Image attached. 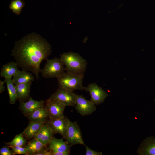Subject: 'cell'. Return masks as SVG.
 Segmentation results:
<instances>
[{
  "label": "cell",
  "instance_id": "cell-6",
  "mask_svg": "<svg viewBox=\"0 0 155 155\" xmlns=\"http://www.w3.org/2000/svg\"><path fill=\"white\" fill-rule=\"evenodd\" d=\"M75 94L73 92L59 88L51 95L50 98L59 101L65 106L74 107L76 104Z\"/></svg>",
  "mask_w": 155,
  "mask_h": 155
},
{
  "label": "cell",
  "instance_id": "cell-2",
  "mask_svg": "<svg viewBox=\"0 0 155 155\" xmlns=\"http://www.w3.org/2000/svg\"><path fill=\"white\" fill-rule=\"evenodd\" d=\"M60 58L65 67L66 71L78 75H83L87 67V62L77 53H63Z\"/></svg>",
  "mask_w": 155,
  "mask_h": 155
},
{
  "label": "cell",
  "instance_id": "cell-14",
  "mask_svg": "<svg viewBox=\"0 0 155 155\" xmlns=\"http://www.w3.org/2000/svg\"><path fill=\"white\" fill-rule=\"evenodd\" d=\"M137 152L140 155H155V138L150 137L145 140Z\"/></svg>",
  "mask_w": 155,
  "mask_h": 155
},
{
  "label": "cell",
  "instance_id": "cell-21",
  "mask_svg": "<svg viewBox=\"0 0 155 155\" xmlns=\"http://www.w3.org/2000/svg\"><path fill=\"white\" fill-rule=\"evenodd\" d=\"M9 97V102L11 104L15 103L18 96L16 85L13 83L11 78L5 79Z\"/></svg>",
  "mask_w": 155,
  "mask_h": 155
},
{
  "label": "cell",
  "instance_id": "cell-15",
  "mask_svg": "<svg viewBox=\"0 0 155 155\" xmlns=\"http://www.w3.org/2000/svg\"><path fill=\"white\" fill-rule=\"evenodd\" d=\"M45 122L30 121L22 132L24 136L28 139L34 138L40 130Z\"/></svg>",
  "mask_w": 155,
  "mask_h": 155
},
{
  "label": "cell",
  "instance_id": "cell-9",
  "mask_svg": "<svg viewBox=\"0 0 155 155\" xmlns=\"http://www.w3.org/2000/svg\"><path fill=\"white\" fill-rule=\"evenodd\" d=\"M65 106L59 101L49 98L46 101L45 107L49 113V119L62 118L65 116L64 111Z\"/></svg>",
  "mask_w": 155,
  "mask_h": 155
},
{
  "label": "cell",
  "instance_id": "cell-5",
  "mask_svg": "<svg viewBox=\"0 0 155 155\" xmlns=\"http://www.w3.org/2000/svg\"><path fill=\"white\" fill-rule=\"evenodd\" d=\"M64 139L72 146L77 144L85 145L80 127L76 122H73L69 120Z\"/></svg>",
  "mask_w": 155,
  "mask_h": 155
},
{
  "label": "cell",
  "instance_id": "cell-10",
  "mask_svg": "<svg viewBox=\"0 0 155 155\" xmlns=\"http://www.w3.org/2000/svg\"><path fill=\"white\" fill-rule=\"evenodd\" d=\"M69 119L66 116L57 119H49L47 122L54 133H58L65 138L68 123Z\"/></svg>",
  "mask_w": 155,
  "mask_h": 155
},
{
  "label": "cell",
  "instance_id": "cell-22",
  "mask_svg": "<svg viewBox=\"0 0 155 155\" xmlns=\"http://www.w3.org/2000/svg\"><path fill=\"white\" fill-rule=\"evenodd\" d=\"M24 5L22 0H13L10 3L9 8L13 13L18 15L20 14Z\"/></svg>",
  "mask_w": 155,
  "mask_h": 155
},
{
  "label": "cell",
  "instance_id": "cell-11",
  "mask_svg": "<svg viewBox=\"0 0 155 155\" xmlns=\"http://www.w3.org/2000/svg\"><path fill=\"white\" fill-rule=\"evenodd\" d=\"M44 101L36 100L30 97L27 101L20 102V108L24 115L28 117L37 109L44 107Z\"/></svg>",
  "mask_w": 155,
  "mask_h": 155
},
{
  "label": "cell",
  "instance_id": "cell-12",
  "mask_svg": "<svg viewBox=\"0 0 155 155\" xmlns=\"http://www.w3.org/2000/svg\"><path fill=\"white\" fill-rule=\"evenodd\" d=\"M47 149L51 152L69 151L72 146L63 140L53 137L48 144Z\"/></svg>",
  "mask_w": 155,
  "mask_h": 155
},
{
  "label": "cell",
  "instance_id": "cell-26",
  "mask_svg": "<svg viewBox=\"0 0 155 155\" xmlns=\"http://www.w3.org/2000/svg\"><path fill=\"white\" fill-rule=\"evenodd\" d=\"M84 146L86 149V155H102V152L92 150L85 145Z\"/></svg>",
  "mask_w": 155,
  "mask_h": 155
},
{
  "label": "cell",
  "instance_id": "cell-1",
  "mask_svg": "<svg viewBox=\"0 0 155 155\" xmlns=\"http://www.w3.org/2000/svg\"><path fill=\"white\" fill-rule=\"evenodd\" d=\"M51 53V46L47 41L38 34L32 33L15 42L11 55L19 67L31 72L38 79L41 62Z\"/></svg>",
  "mask_w": 155,
  "mask_h": 155
},
{
  "label": "cell",
  "instance_id": "cell-3",
  "mask_svg": "<svg viewBox=\"0 0 155 155\" xmlns=\"http://www.w3.org/2000/svg\"><path fill=\"white\" fill-rule=\"evenodd\" d=\"M84 74L78 75L65 72L57 78L59 88L73 92L76 90H84L82 82Z\"/></svg>",
  "mask_w": 155,
  "mask_h": 155
},
{
  "label": "cell",
  "instance_id": "cell-24",
  "mask_svg": "<svg viewBox=\"0 0 155 155\" xmlns=\"http://www.w3.org/2000/svg\"><path fill=\"white\" fill-rule=\"evenodd\" d=\"M11 148L15 154H23L28 155L27 149L25 147L20 146H8Z\"/></svg>",
  "mask_w": 155,
  "mask_h": 155
},
{
  "label": "cell",
  "instance_id": "cell-16",
  "mask_svg": "<svg viewBox=\"0 0 155 155\" xmlns=\"http://www.w3.org/2000/svg\"><path fill=\"white\" fill-rule=\"evenodd\" d=\"M32 82L16 85L18 96L17 100L20 102H24L30 97V94Z\"/></svg>",
  "mask_w": 155,
  "mask_h": 155
},
{
  "label": "cell",
  "instance_id": "cell-23",
  "mask_svg": "<svg viewBox=\"0 0 155 155\" xmlns=\"http://www.w3.org/2000/svg\"><path fill=\"white\" fill-rule=\"evenodd\" d=\"M22 132L16 135L10 142L5 144L8 146H22L26 143V140L24 137Z\"/></svg>",
  "mask_w": 155,
  "mask_h": 155
},
{
  "label": "cell",
  "instance_id": "cell-7",
  "mask_svg": "<svg viewBox=\"0 0 155 155\" xmlns=\"http://www.w3.org/2000/svg\"><path fill=\"white\" fill-rule=\"evenodd\" d=\"M84 88V90L89 92L90 100L95 105L103 103L108 96L107 93L95 83H91Z\"/></svg>",
  "mask_w": 155,
  "mask_h": 155
},
{
  "label": "cell",
  "instance_id": "cell-25",
  "mask_svg": "<svg viewBox=\"0 0 155 155\" xmlns=\"http://www.w3.org/2000/svg\"><path fill=\"white\" fill-rule=\"evenodd\" d=\"M15 154L13 151L10 150L9 147L3 146L0 150V155H13Z\"/></svg>",
  "mask_w": 155,
  "mask_h": 155
},
{
  "label": "cell",
  "instance_id": "cell-18",
  "mask_svg": "<svg viewBox=\"0 0 155 155\" xmlns=\"http://www.w3.org/2000/svg\"><path fill=\"white\" fill-rule=\"evenodd\" d=\"M28 117L30 121L46 123L49 113L47 108L44 107L37 109Z\"/></svg>",
  "mask_w": 155,
  "mask_h": 155
},
{
  "label": "cell",
  "instance_id": "cell-28",
  "mask_svg": "<svg viewBox=\"0 0 155 155\" xmlns=\"http://www.w3.org/2000/svg\"><path fill=\"white\" fill-rule=\"evenodd\" d=\"M5 83V80L2 81L0 80V93H1L3 92L5 90V87L4 86Z\"/></svg>",
  "mask_w": 155,
  "mask_h": 155
},
{
  "label": "cell",
  "instance_id": "cell-19",
  "mask_svg": "<svg viewBox=\"0 0 155 155\" xmlns=\"http://www.w3.org/2000/svg\"><path fill=\"white\" fill-rule=\"evenodd\" d=\"M45 146L41 142L34 137L28 143L25 147L27 150L28 155H34L46 149Z\"/></svg>",
  "mask_w": 155,
  "mask_h": 155
},
{
  "label": "cell",
  "instance_id": "cell-17",
  "mask_svg": "<svg viewBox=\"0 0 155 155\" xmlns=\"http://www.w3.org/2000/svg\"><path fill=\"white\" fill-rule=\"evenodd\" d=\"M15 62L11 61L3 65L0 75L5 78H11L19 71Z\"/></svg>",
  "mask_w": 155,
  "mask_h": 155
},
{
  "label": "cell",
  "instance_id": "cell-4",
  "mask_svg": "<svg viewBox=\"0 0 155 155\" xmlns=\"http://www.w3.org/2000/svg\"><path fill=\"white\" fill-rule=\"evenodd\" d=\"M46 62L40 73L42 77L45 78H56L66 71L65 66L60 57L47 59Z\"/></svg>",
  "mask_w": 155,
  "mask_h": 155
},
{
  "label": "cell",
  "instance_id": "cell-27",
  "mask_svg": "<svg viewBox=\"0 0 155 155\" xmlns=\"http://www.w3.org/2000/svg\"><path fill=\"white\" fill-rule=\"evenodd\" d=\"M51 154L52 155H69L70 154V151L66 152H51Z\"/></svg>",
  "mask_w": 155,
  "mask_h": 155
},
{
  "label": "cell",
  "instance_id": "cell-20",
  "mask_svg": "<svg viewBox=\"0 0 155 155\" xmlns=\"http://www.w3.org/2000/svg\"><path fill=\"white\" fill-rule=\"evenodd\" d=\"M34 77L32 74L27 71L19 70L13 77L12 81L16 85L34 80Z\"/></svg>",
  "mask_w": 155,
  "mask_h": 155
},
{
  "label": "cell",
  "instance_id": "cell-8",
  "mask_svg": "<svg viewBox=\"0 0 155 155\" xmlns=\"http://www.w3.org/2000/svg\"><path fill=\"white\" fill-rule=\"evenodd\" d=\"M75 109L81 115L92 114L96 110V105L90 100H88L82 95L76 94Z\"/></svg>",
  "mask_w": 155,
  "mask_h": 155
},
{
  "label": "cell",
  "instance_id": "cell-13",
  "mask_svg": "<svg viewBox=\"0 0 155 155\" xmlns=\"http://www.w3.org/2000/svg\"><path fill=\"white\" fill-rule=\"evenodd\" d=\"M54 133L47 122L42 127L40 130L34 138L45 145L48 144L53 137Z\"/></svg>",
  "mask_w": 155,
  "mask_h": 155
}]
</instances>
